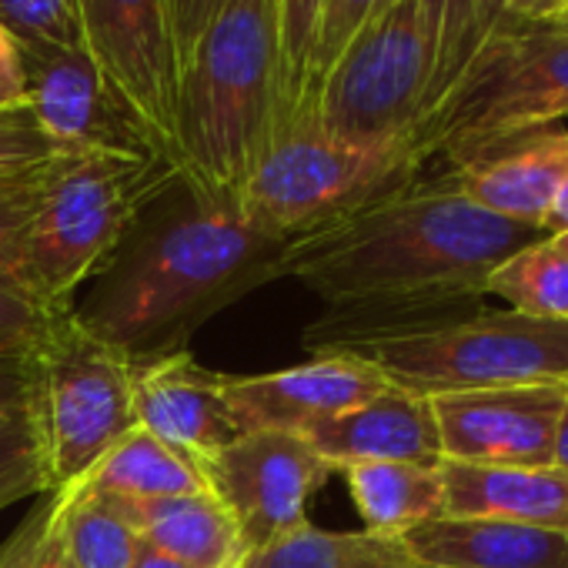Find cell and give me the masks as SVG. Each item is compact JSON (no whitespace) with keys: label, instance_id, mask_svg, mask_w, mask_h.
<instances>
[{"label":"cell","instance_id":"6da1fadb","mask_svg":"<svg viewBox=\"0 0 568 568\" xmlns=\"http://www.w3.org/2000/svg\"><path fill=\"white\" fill-rule=\"evenodd\" d=\"M548 237L471 204L448 174H418L352 214L292 237L277 277H298L332 308L308 335L471 312L488 274Z\"/></svg>","mask_w":568,"mask_h":568},{"label":"cell","instance_id":"7a4b0ae2","mask_svg":"<svg viewBox=\"0 0 568 568\" xmlns=\"http://www.w3.org/2000/svg\"><path fill=\"white\" fill-rule=\"evenodd\" d=\"M284 244L234 207H191L161 224L104 284L81 322L134 365L184 352L224 305L277 277Z\"/></svg>","mask_w":568,"mask_h":568},{"label":"cell","instance_id":"3957f363","mask_svg":"<svg viewBox=\"0 0 568 568\" xmlns=\"http://www.w3.org/2000/svg\"><path fill=\"white\" fill-rule=\"evenodd\" d=\"M288 121L277 0H227L178 81V164L191 201L237 211L251 171Z\"/></svg>","mask_w":568,"mask_h":568},{"label":"cell","instance_id":"277c9868","mask_svg":"<svg viewBox=\"0 0 568 568\" xmlns=\"http://www.w3.org/2000/svg\"><path fill=\"white\" fill-rule=\"evenodd\" d=\"M305 345L315 355H355L375 365L395 388L422 398L511 385H568V322H541L518 312L412 318L305 335Z\"/></svg>","mask_w":568,"mask_h":568},{"label":"cell","instance_id":"5b68a950","mask_svg":"<svg viewBox=\"0 0 568 568\" xmlns=\"http://www.w3.org/2000/svg\"><path fill=\"white\" fill-rule=\"evenodd\" d=\"M568 121V18L505 14L415 134L422 171H455L478 154Z\"/></svg>","mask_w":568,"mask_h":568},{"label":"cell","instance_id":"8992f818","mask_svg":"<svg viewBox=\"0 0 568 568\" xmlns=\"http://www.w3.org/2000/svg\"><path fill=\"white\" fill-rule=\"evenodd\" d=\"M28 405L41 428L51 485H74L128 432L134 415V362L94 335L64 305L24 355Z\"/></svg>","mask_w":568,"mask_h":568},{"label":"cell","instance_id":"52a82bcc","mask_svg":"<svg viewBox=\"0 0 568 568\" xmlns=\"http://www.w3.org/2000/svg\"><path fill=\"white\" fill-rule=\"evenodd\" d=\"M178 171L161 161L111 154H54L28 234V257L41 295L71 305L78 284L121 244L138 214Z\"/></svg>","mask_w":568,"mask_h":568},{"label":"cell","instance_id":"ba28073f","mask_svg":"<svg viewBox=\"0 0 568 568\" xmlns=\"http://www.w3.org/2000/svg\"><path fill=\"white\" fill-rule=\"evenodd\" d=\"M428 104L432 48L418 0H388L342 48L295 118H312L325 134L348 144L415 151Z\"/></svg>","mask_w":568,"mask_h":568},{"label":"cell","instance_id":"9c48e42d","mask_svg":"<svg viewBox=\"0 0 568 568\" xmlns=\"http://www.w3.org/2000/svg\"><path fill=\"white\" fill-rule=\"evenodd\" d=\"M425 174L412 148H362L295 118L251 171L237 214L264 234L292 241L312 234L372 197Z\"/></svg>","mask_w":568,"mask_h":568},{"label":"cell","instance_id":"30bf717a","mask_svg":"<svg viewBox=\"0 0 568 568\" xmlns=\"http://www.w3.org/2000/svg\"><path fill=\"white\" fill-rule=\"evenodd\" d=\"M81 41L108 88L178 171V61L164 0H74Z\"/></svg>","mask_w":568,"mask_h":568},{"label":"cell","instance_id":"8fae6325","mask_svg":"<svg viewBox=\"0 0 568 568\" xmlns=\"http://www.w3.org/2000/svg\"><path fill=\"white\" fill-rule=\"evenodd\" d=\"M207 488L227 508L241 551H257L308 525V501L332 465L295 432H244L204 465Z\"/></svg>","mask_w":568,"mask_h":568},{"label":"cell","instance_id":"7c38bea8","mask_svg":"<svg viewBox=\"0 0 568 568\" xmlns=\"http://www.w3.org/2000/svg\"><path fill=\"white\" fill-rule=\"evenodd\" d=\"M24 61L28 111L58 154H111L168 164L138 118L108 88L88 51H24Z\"/></svg>","mask_w":568,"mask_h":568},{"label":"cell","instance_id":"4fadbf2b","mask_svg":"<svg viewBox=\"0 0 568 568\" xmlns=\"http://www.w3.org/2000/svg\"><path fill=\"white\" fill-rule=\"evenodd\" d=\"M568 385H511L432 398L442 458L468 465L545 468Z\"/></svg>","mask_w":568,"mask_h":568},{"label":"cell","instance_id":"5bb4252c","mask_svg":"<svg viewBox=\"0 0 568 568\" xmlns=\"http://www.w3.org/2000/svg\"><path fill=\"white\" fill-rule=\"evenodd\" d=\"M395 388L375 365L322 352L305 365L267 375H221V395L241 432H295L342 415Z\"/></svg>","mask_w":568,"mask_h":568},{"label":"cell","instance_id":"9a60e30c","mask_svg":"<svg viewBox=\"0 0 568 568\" xmlns=\"http://www.w3.org/2000/svg\"><path fill=\"white\" fill-rule=\"evenodd\" d=\"M134 415L144 432L204 465L244 435L221 395V372L204 368L191 352L134 365Z\"/></svg>","mask_w":568,"mask_h":568},{"label":"cell","instance_id":"2e32d148","mask_svg":"<svg viewBox=\"0 0 568 568\" xmlns=\"http://www.w3.org/2000/svg\"><path fill=\"white\" fill-rule=\"evenodd\" d=\"M302 438L332 465V471L358 462L442 465V438L432 398L402 388H388L365 405L315 422L302 432Z\"/></svg>","mask_w":568,"mask_h":568},{"label":"cell","instance_id":"e0dca14e","mask_svg":"<svg viewBox=\"0 0 568 568\" xmlns=\"http://www.w3.org/2000/svg\"><path fill=\"white\" fill-rule=\"evenodd\" d=\"M442 174L481 211L541 231L551 197L568 174V131H541L498 144Z\"/></svg>","mask_w":568,"mask_h":568},{"label":"cell","instance_id":"ac0fdd59","mask_svg":"<svg viewBox=\"0 0 568 568\" xmlns=\"http://www.w3.org/2000/svg\"><path fill=\"white\" fill-rule=\"evenodd\" d=\"M445 515L455 518H498L511 525L545 528L568 535V471L468 465L442 458Z\"/></svg>","mask_w":568,"mask_h":568},{"label":"cell","instance_id":"d6986e66","mask_svg":"<svg viewBox=\"0 0 568 568\" xmlns=\"http://www.w3.org/2000/svg\"><path fill=\"white\" fill-rule=\"evenodd\" d=\"M402 541L422 568H568V535L498 518L438 515Z\"/></svg>","mask_w":568,"mask_h":568},{"label":"cell","instance_id":"ffe728a7","mask_svg":"<svg viewBox=\"0 0 568 568\" xmlns=\"http://www.w3.org/2000/svg\"><path fill=\"white\" fill-rule=\"evenodd\" d=\"M144 545L191 565V568H227L241 551L237 528L214 491L161 495V498H118Z\"/></svg>","mask_w":568,"mask_h":568},{"label":"cell","instance_id":"44dd1931","mask_svg":"<svg viewBox=\"0 0 568 568\" xmlns=\"http://www.w3.org/2000/svg\"><path fill=\"white\" fill-rule=\"evenodd\" d=\"M348 491L375 535L402 538L412 528L445 515V485L438 465L358 462L342 468Z\"/></svg>","mask_w":568,"mask_h":568},{"label":"cell","instance_id":"7402d4cb","mask_svg":"<svg viewBox=\"0 0 568 568\" xmlns=\"http://www.w3.org/2000/svg\"><path fill=\"white\" fill-rule=\"evenodd\" d=\"M74 485L98 491V495H118V498H161V495H191L207 491L204 471L144 432L141 425L128 432L108 455H101Z\"/></svg>","mask_w":568,"mask_h":568},{"label":"cell","instance_id":"603a6c76","mask_svg":"<svg viewBox=\"0 0 568 568\" xmlns=\"http://www.w3.org/2000/svg\"><path fill=\"white\" fill-rule=\"evenodd\" d=\"M244 568H422L402 538L375 531H328L312 521L241 555Z\"/></svg>","mask_w":568,"mask_h":568},{"label":"cell","instance_id":"cb8c5ba5","mask_svg":"<svg viewBox=\"0 0 568 568\" xmlns=\"http://www.w3.org/2000/svg\"><path fill=\"white\" fill-rule=\"evenodd\" d=\"M58 525L74 568H131L141 535L111 495L68 485L54 491Z\"/></svg>","mask_w":568,"mask_h":568},{"label":"cell","instance_id":"d4e9b609","mask_svg":"<svg viewBox=\"0 0 568 568\" xmlns=\"http://www.w3.org/2000/svg\"><path fill=\"white\" fill-rule=\"evenodd\" d=\"M485 295L525 318L568 322V254L551 237L525 244L488 274Z\"/></svg>","mask_w":568,"mask_h":568},{"label":"cell","instance_id":"484cf974","mask_svg":"<svg viewBox=\"0 0 568 568\" xmlns=\"http://www.w3.org/2000/svg\"><path fill=\"white\" fill-rule=\"evenodd\" d=\"M418 14L432 48V114L491 28L505 18V4L501 0H418Z\"/></svg>","mask_w":568,"mask_h":568},{"label":"cell","instance_id":"4316f807","mask_svg":"<svg viewBox=\"0 0 568 568\" xmlns=\"http://www.w3.org/2000/svg\"><path fill=\"white\" fill-rule=\"evenodd\" d=\"M51 468L41 428L31 415V405L0 415V511L31 498L51 495Z\"/></svg>","mask_w":568,"mask_h":568},{"label":"cell","instance_id":"83f0119b","mask_svg":"<svg viewBox=\"0 0 568 568\" xmlns=\"http://www.w3.org/2000/svg\"><path fill=\"white\" fill-rule=\"evenodd\" d=\"M48 164L24 174V178L0 184V281H8V284H14V288L34 295L38 302H48V298L41 295L34 271H31L28 234H31V221H34L38 204H41Z\"/></svg>","mask_w":568,"mask_h":568},{"label":"cell","instance_id":"f1b7e54d","mask_svg":"<svg viewBox=\"0 0 568 568\" xmlns=\"http://www.w3.org/2000/svg\"><path fill=\"white\" fill-rule=\"evenodd\" d=\"M0 24L24 51H84L74 0H0Z\"/></svg>","mask_w":568,"mask_h":568},{"label":"cell","instance_id":"f546056e","mask_svg":"<svg viewBox=\"0 0 568 568\" xmlns=\"http://www.w3.org/2000/svg\"><path fill=\"white\" fill-rule=\"evenodd\" d=\"M322 8L325 0H277L281 14V64H284V91H288V111L292 118L298 114L305 91H308V74H312V54L318 41V24H322ZM288 128V124H284Z\"/></svg>","mask_w":568,"mask_h":568},{"label":"cell","instance_id":"4dcf8cb0","mask_svg":"<svg viewBox=\"0 0 568 568\" xmlns=\"http://www.w3.org/2000/svg\"><path fill=\"white\" fill-rule=\"evenodd\" d=\"M0 568H74L61 538L54 491L34 515L18 525L8 545H0Z\"/></svg>","mask_w":568,"mask_h":568},{"label":"cell","instance_id":"1f68e13d","mask_svg":"<svg viewBox=\"0 0 568 568\" xmlns=\"http://www.w3.org/2000/svg\"><path fill=\"white\" fill-rule=\"evenodd\" d=\"M388 0H325L322 8V24H318V41H315V54H312V74H308V91L305 101L298 108V114L305 111L312 91L318 88V81L325 78V71L332 68V61L342 54V48L355 38V31L378 14ZM292 124V121H288Z\"/></svg>","mask_w":568,"mask_h":568},{"label":"cell","instance_id":"d6a6232c","mask_svg":"<svg viewBox=\"0 0 568 568\" xmlns=\"http://www.w3.org/2000/svg\"><path fill=\"white\" fill-rule=\"evenodd\" d=\"M58 308L64 305L38 302L34 295L0 281V358H24L41 342Z\"/></svg>","mask_w":568,"mask_h":568},{"label":"cell","instance_id":"836d02e7","mask_svg":"<svg viewBox=\"0 0 568 568\" xmlns=\"http://www.w3.org/2000/svg\"><path fill=\"white\" fill-rule=\"evenodd\" d=\"M54 154L58 151L41 134V128L28 108L0 111V184L44 168Z\"/></svg>","mask_w":568,"mask_h":568},{"label":"cell","instance_id":"e575fe53","mask_svg":"<svg viewBox=\"0 0 568 568\" xmlns=\"http://www.w3.org/2000/svg\"><path fill=\"white\" fill-rule=\"evenodd\" d=\"M227 0H164L168 8V24H171V44H174V61H178V81L187 54L194 51L197 38L207 31V24L217 18V11Z\"/></svg>","mask_w":568,"mask_h":568},{"label":"cell","instance_id":"d590c367","mask_svg":"<svg viewBox=\"0 0 568 568\" xmlns=\"http://www.w3.org/2000/svg\"><path fill=\"white\" fill-rule=\"evenodd\" d=\"M28 108V61L18 38L0 24V111Z\"/></svg>","mask_w":568,"mask_h":568},{"label":"cell","instance_id":"8d00e7d4","mask_svg":"<svg viewBox=\"0 0 568 568\" xmlns=\"http://www.w3.org/2000/svg\"><path fill=\"white\" fill-rule=\"evenodd\" d=\"M28 405V365L24 358H0V415Z\"/></svg>","mask_w":568,"mask_h":568},{"label":"cell","instance_id":"74e56055","mask_svg":"<svg viewBox=\"0 0 568 568\" xmlns=\"http://www.w3.org/2000/svg\"><path fill=\"white\" fill-rule=\"evenodd\" d=\"M505 14L518 21H555L568 18V0H501Z\"/></svg>","mask_w":568,"mask_h":568},{"label":"cell","instance_id":"f35d334b","mask_svg":"<svg viewBox=\"0 0 568 568\" xmlns=\"http://www.w3.org/2000/svg\"><path fill=\"white\" fill-rule=\"evenodd\" d=\"M541 231L548 237H558V234L568 231V174L561 178V184H558V191L551 197V207H548V214L541 221Z\"/></svg>","mask_w":568,"mask_h":568},{"label":"cell","instance_id":"ab89813d","mask_svg":"<svg viewBox=\"0 0 568 568\" xmlns=\"http://www.w3.org/2000/svg\"><path fill=\"white\" fill-rule=\"evenodd\" d=\"M551 465L561 468V471H568V395H565V405H561V415H558V428H555Z\"/></svg>","mask_w":568,"mask_h":568},{"label":"cell","instance_id":"60d3db41","mask_svg":"<svg viewBox=\"0 0 568 568\" xmlns=\"http://www.w3.org/2000/svg\"><path fill=\"white\" fill-rule=\"evenodd\" d=\"M131 568H191V565H184V561H178V558H171V555H164V551H158V548L141 541L138 558H134Z\"/></svg>","mask_w":568,"mask_h":568},{"label":"cell","instance_id":"b9f144b4","mask_svg":"<svg viewBox=\"0 0 568 568\" xmlns=\"http://www.w3.org/2000/svg\"><path fill=\"white\" fill-rule=\"evenodd\" d=\"M551 241H555V244H558V247L568 254V231H565V234H558V237H551Z\"/></svg>","mask_w":568,"mask_h":568},{"label":"cell","instance_id":"7bdbcfd3","mask_svg":"<svg viewBox=\"0 0 568 568\" xmlns=\"http://www.w3.org/2000/svg\"><path fill=\"white\" fill-rule=\"evenodd\" d=\"M231 568H244V565H241V555H237V558L231 561Z\"/></svg>","mask_w":568,"mask_h":568},{"label":"cell","instance_id":"ee69618b","mask_svg":"<svg viewBox=\"0 0 568 568\" xmlns=\"http://www.w3.org/2000/svg\"><path fill=\"white\" fill-rule=\"evenodd\" d=\"M227 568H231V565H227Z\"/></svg>","mask_w":568,"mask_h":568}]
</instances>
